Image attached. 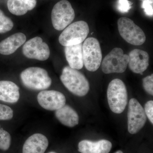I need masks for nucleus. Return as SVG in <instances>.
I'll return each mask as SVG.
<instances>
[{"label": "nucleus", "instance_id": "nucleus-1", "mask_svg": "<svg viewBox=\"0 0 153 153\" xmlns=\"http://www.w3.org/2000/svg\"><path fill=\"white\" fill-rule=\"evenodd\" d=\"M60 79L66 88L77 96H84L90 89L89 82L84 75L69 66L63 68Z\"/></svg>", "mask_w": 153, "mask_h": 153}, {"label": "nucleus", "instance_id": "nucleus-2", "mask_svg": "<svg viewBox=\"0 0 153 153\" xmlns=\"http://www.w3.org/2000/svg\"><path fill=\"white\" fill-rule=\"evenodd\" d=\"M110 108L114 113H122L128 103L127 90L122 80L115 79L111 81L107 91Z\"/></svg>", "mask_w": 153, "mask_h": 153}, {"label": "nucleus", "instance_id": "nucleus-3", "mask_svg": "<svg viewBox=\"0 0 153 153\" xmlns=\"http://www.w3.org/2000/svg\"><path fill=\"white\" fill-rule=\"evenodd\" d=\"M23 85L33 90H44L51 86L52 79L44 68L32 67L26 68L20 75Z\"/></svg>", "mask_w": 153, "mask_h": 153}, {"label": "nucleus", "instance_id": "nucleus-4", "mask_svg": "<svg viewBox=\"0 0 153 153\" xmlns=\"http://www.w3.org/2000/svg\"><path fill=\"white\" fill-rule=\"evenodd\" d=\"M89 28L86 22L78 21L65 28L59 37V43L64 47L81 44L89 34Z\"/></svg>", "mask_w": 153, "mask_h": 153}, {"label": "nucleus", "instance_id": "nucleus-5", "mask_svg": "<svg viewBox=\"0 0 153 153\" xmlns=\"http://www.w3.org/2000/svg\"><path fill=\"white\" fill-rule=\"evenodd\" d=\"M83 63L88 71H95L98 69L102 60L99 42L96 38H88L82 44Z\"/></svg>", "mask_w": 153, "mask_h": 153}, {"label": "nucleus", "instance_id": "nucleus-6", "mask_svg": "<svg viewBox=\"0 0 153 153\" xmlns=\"http://www.w3.org/2000/svg\"><path fill=\"white\" fill-rule=\"evenodd\" d=\"M117 25L121 36L129 44L140 46L145 43V33L131 19L121 17L118 20Z\"/></svg>", "mask_w": 153, "mask_h": 153}, {"label": "nucleus", "instance_id": "nucleus-7", "mask_svg": "<svg viewBox=\"0 0 153 153\" xmlns=\"http://www.w3.org/2000/svg\"><path fill=\"white\" fill-rule=\"evenodd\" d=\"M75 13L71 4L67 0H61L55 4L51 14L53 27L61 31L70 25L74 20Z\"/></svg>", "mask_w": 153, "mask_h": 153}, {"label": "nucleus", "instance_id": "nucleus-8", "mask_svg": "<svg viewBox=\"0 0 153 153\" xmlns=\"http://www.w3.org/2000/svg\"><path fill=\"white\" fill-rule=\"evenodd\" d=\"M128 61V55L124 54L122 49L116 47L104 57L102 63V70L106 74L122 73L126 69Z\"/></svg>", "mask_w": 153, "mask_h": 153}, {"label": "nucleus", "instance_id": "nucleus-9", "mask_svg": "<svg viewBox=\"0 0 153 153\" xmlns=\"http://www.w3.org/2000/svg\"><path fill=\"white\" fill-rule=\"evenodd\" d=\"M147 120L144 109L136 99L132 98L128 103V129L130 133L137 134L143 127Z\"/></svg>", "mask_w": 153, "mask_h": 153}, {"label": "nucleus", "instance_id": "nucleus-10", "mask_svg": "<svg viewBox=\"0 0 153 153\" xmlns=\"http://www.w3.org/2000/svg\"><path fill=\"white\" fill-rule=\"evenodd\" d=\"M22 50L24 55L30 59L44 61L47 60L50 55L49 46L39 37H35L27 41Z\"/></svg>", "mask_w": 153, "mask_h": 153}, {"label": "nucleus", "instance_id": "nucleus-11", "mask_svg": "<svg viewBox=\"0 0 153 153\" xmlns=\"http://www.w3.org/2000/svg\"><path fill=\"white\" fill-rule=\"evenodd\" d=\"M38 103L44 109L56 111L66 104V98L60 91L55 90H43L37 96Z\"/></svg>", "mask_w": 153, "mask_h": 153}, {"label": "nucleus", "instance_id": "nucleus-12", "mask_svg": "<svg viewBox=\"0 0 153 153\" xmlns=\"http://www.w3.org/2000/svg\"><path fill=\"white\" fill-rule=\"evenodd\" d=\"M128 55V65L130 70L134 73L142 74L149 66V54L143 50L134 49Z\"/></svg>", "mask_w": 153, "mask_h": 153}, {"label": "nucleus", "instance_id": "nucleus-13", "mask_svg": "<svg viewBox=\"0 0 153 153\" xmlns=\"http://www.w3.org/2000/svg\"><path fill=\"white\" fill-rule=\"evenodd\" d=\"M49 145L47 137L40 133L32 135L26 140L22 153H44Z\"/></svg>", "mask_w": 153, "mask_h": 153}, {"label": "nucleus", "instance_id": "nucleus-14", "mask_svg": "<svg viewBox=\"0 0 153 153\" xmlns=\"http://www.w3.org/2000/svg\"><path fill=\"white\" fill-rule=\"evenodd\" d=\"M111 148V143L105 140L96 142L83 140L78 144V151L81 153H108Z\"/></svg>", "mask_w": 153, "mask_h": 153}, {"label": "nucleus", "instance_id": "nucleus-15", "mask_svg": "<svg viewBox=\"0 0 153 153\" xmlns=\"http://www.w3.org/2000/svg\"><path fill=\"white\" fill-rule=\"evenodd\" d=\"M26 36L21 33L12 35L0 42V54L8 55L13 54L26 42Z\"/></svg>", "mask_w": 153, "mask_h": 153}, {"label": "nucleus", "instance_id": "nucleus-16", "mask_svg": "<svg viewBox=\"0 0 153 153\" xmlns=\"http://www.w3.org/2000/svg\"><path fill=\"white\" fill-rule=\"evenodd\" d=\"M65 53L69 67L77 70L82 69L84 65L82 43L65 47Z\"/></svg>", "mask_w": 153, "mask_h": 153}, {"label": "nucleus", "instance_id": "nucleus-17", "mask_svg": "<svg viewBox=\"0 0 153 153\" xmlns=\"http://www.w3.org/2000/svg\"><path fill=\"white\" fill-rule=\"evenodd\" d=\"M20 98L19 88L10 81H0V100L10 103H16Z\"/></svg>", "mask_w": 153, "mask_h": 153}, {"label": "nucleus", "instance_id": "nucleus-18", "mask_svg": "<svg viewBox=\"0 0 153 153\" xmlns=\"http://www.w3.org/2000/svg\"><path fill=\"white\" fill-rule=\"evenodd\" d=\"M55 116L63 125L73 127L79 123V117L77 113L71 107L64 105L55 111Z\"/></svg>", "mask_w": 153, "mask_h": 153}, {"label": "nucleus", "instance_id": "nucleus-19", "mask_svg": "<svg viewBox=\"0 0 153 153\" xmlns=\"http://www.w3.org/2000/svg\"><path fill=\"white\" fill-rule=\"evenodd\" d=\"M37 4L36 0H8L7 7L11 13L23 16L33 10Z\"/></svg>", "mask_w": 153, "mask_h": 153}, {"label": "nucleus", "instance_id": "nucleus-20", "mask_svg": "<svg viewBox=\"0 0 153 153\" xmlns=\"http://www.w3.org/2000/svg\"><path fill=\"white\" fill-rule=\"evenodd\" d=\"M13 26V21L6 16L3 11L0 10V33H6L10 31Z\"/></svg>", "mask_w": 153, "mask_h": 153}, {"label": "nucleus", "instance_id": "nucleus-21", "mask_svg": "<svg viewBox=\"0 0 153 153\" xmlns=\"http://www.w3.org/2000/svg\"><path fill=\"white\" fill-rule=\"evenodd\" d=\"M10 135L2 128L0 129V149L4 151L7 150L10 146Z\"/></svg>", "mask_w": 153, "mask_h": 153}, {"label": "nucleus", "instance_id": "nucleus-22", "mask_svg": "<svg viewBox=\"0 0 153 153\" xmlns=\"http://www.w3.org/2000/svg\"><path fill=\"white\" fill-rule=\"evenodd\" d=\"M13 117V111L11 108L5 105L0 104V120H10Z\"/></svg>", "mask_w": 153, "mask_h": 153}, {"label": "nucleus", "instance_id": "nucleus-23", "mask_svg": "<svg viewBox=\"0 0 153 153\" xmlns=\"http://www.w3.org/2000/svg\"><path fill=\"white\" fill-rule=\"evenodd\" d=\"M143 86L145 90L150 95H153V75L146 76L143 79Z\"/></svg>", "mask_w": 153, "mask_h": 153}, {"label": "nucleus", "instance_id": "nucleus-24", "mask_svg": "<svg viewBox=\"0 0 153 153\" xmlns=\"http://www.w3.org/2000/svg\"><path fill=\"white\" fill-rule=\"evenodd\" d=\"M132 3L128 0H118L117 9L118 10L123 13H128L131 8Z\"/></svg>", "mask_w": 153, "mask_h": 153}, {"label": "nucleus", "instance_id": "nucleus-25", "mask_svg": "<svg viewBox=\"0 0 153 153\" xmlns=\"http://www.w3.org/2000/svg\"><path fill=\"white\" fill-rule=\"evenodd\" d=\"M142 8L144 9L145 13L149 16H153V0H145L143 1Z\"/></svg>", "mask_w": 153, "mask_h": 153}, {"label": "nucleus", "instance_id": "nucleus-26", "mask_svg": "<svg viewBox=\"0 0 153 153\" xmlns=\"http://www.w3.org/2000/svg\"><path fill=\"white\" fill-rule=\"evenodd\" d=\"M144 111L146 116L151 122L152 124H153V101L150 100L146 103L145 105Z\"/></svg>", "mask_w": 153, "mask_h": 153}, {"label": "nucleus", "instance_id": "nucleus-27", "mask_svg": "<svg viewBox=\"0 0 153 153\" xmlns=\"http://www.w3.org/2000/svg\"><path fill=\"white\" fill-rule=\"evenodd\" d=\"M115 153H123V152H122V151L119 150V151H117V152H116Z\"/></svg>", "mask_w": 153, "mask_h": 153}, {"label": "nucleus", "instance_id": "nucleus-28", "mask_svg": "<svg viewBox=\"0 0 153 153\" xmlns=\"http://www.w3.org/2000/svg\"><path fill=\"white\" fill-rule=\"evenodd\" d=\"M49 153H57L55 152H49Z\"/></svg>", "mask_w": 153, "mask_h": 153}, {"label": "nucleus", "instance_id": "nucleus-29", "mask_svg": "<svg viewBox=\"0 0 153 153\" xmlns=\"http://www.w3.org/2000/svg\"><path fill=\"white\" fill-rule=\"evenodd\" d=\"M140 1H145V0H140Z\"/></svg>", "mask_w": 153, "mask_h": 153}]
</instances>
